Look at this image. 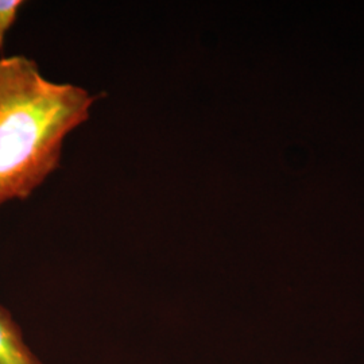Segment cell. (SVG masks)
<instances>
[{
	"instance_id": "cell-3",
	"label": "cell",
	"mask_w": 364,
	"mask_h": 364,
	"mask_svg": "<svg viewBox=\"0 0 364 364\" xmlns=\"http://www.w3.org/2000/svg\"><path fill=\"white\" fill-rule=\"evenodd\" d=\"M22 6L23 1L21 0H0V50L4 46L6 36L15 23Z\"/></svg>"
},
{
	"instance_id": "cell-1",
	"label": "cell",
	"mask_w": 364,
	"mask_h": 364,
	"mask_svg": "<svg viewBox=\"0 0 364 364\" xmlns=\"http://www.w3.org/2000/svg\"><path fill=\"white\" fill-rule=\"evenodd\" d=\"M97 96L45 77L23 55L0 60V205L25 200L58 169L65 138Z\"/></svg>"
},
{
	"instance_id": "cell-2",
	"label": "cell",
	"mask_w": 364,
	"mask_h": 364,
	"mask_svg": "<svg viewBox=\"0 0 364 364\" xmlns=\"http://www.w3.org/2000/svg\"><path fill=\"white\" fill-rule=\"evenodd\" d=\"M0 364H43L27 346L21 326L0 305Z\"/></svg>"
}]
</instances>
